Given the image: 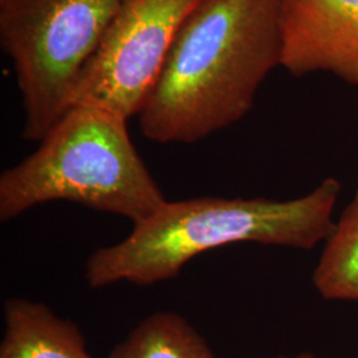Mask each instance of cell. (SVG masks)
Wrapping results in <instances>:
<instances>
[{"label":"cell","instance_id":"9","mask_svg":"<svg viewBox=\"0 0 358 358\" xmlns=\"http://www.w3.org/2000/svg\"><path fill=\"white\" fill-rule=\"evenodd\" d=\"M106 358H217L192 324L174 312L142 320Z\"/></svg>","mask_w":358,"mask_h":358},{"label":"cell","instance_id":"5","mask_svg":"<svg viewBox=\"0 0 358 358\" xmlns=\"http://www.w3.org/2000/svg\"><path fill=\"white\" fill-rule=\"evenodd\" d=\"M196 1L121 0L80 73L72 108L93 106L127 121L140 115Z\"/></svg>","mask_w":358,"mask_h":358},{"label":"cell","instance_id":"8","mask_svg":"<svg viewBox=\"0 0 358 358\" xmlns=\"http://www.w3.org/2000/svg\"><path fill=\"white\" fill-rule=\"evenodd\" d=\"M312 280L325 300L358 301V185L324 242Z\"/></svg>","mask_w":358,"mask_h":358},{"label":"cell","instance_id":"1","mask_svg":"<svg viewBox=\"0 0 358 358\" xmlns=\"http://www.w3.org/2000/svg\"><path fill=\"white\" fill-rule=\"evenodd\" d=\"M282 0H198L138 115L158 143H194L247 115L282 64Z\"/></svg>","mask_w":358,"mask_h":358},{"label":"cell","instance_id":"6","mask_svg":"<svg viewBox=\"0 0 358 358\" xmlns=\"http://www.w3.org/2000/svg\"><path fill=\"white\" fill-rule=\"evenodd\" d=\"M280 34L291 75L325 72L358 88V0H282Z\"/></svg>","mask_w":358,"mask_h":358},{"label":"cell","instance_id":"3","mask_svg":"<svg viewBox=\"0 0 358 358\" xmlns=\"http://www.w3.org/2000/svg\"><path fill=\"white\" fill-rule=\"evenodd\" d=\"M127 120L78 105L47 133L38 149L0 177V219L66 201L129 219L154 214L167 199L130 140Z\"/></svg>","mask_w":358,"mask_h":358},{"label":"cell","instance_id":"4","mask_svg":"<svg viewBox=\"0 0 358 358\" xmlns=\"http://www.w3.org/2000/svg\"><path fill=\"white\" fill-rule=\"evenodd\" d=\"M120 1L0 0V41L13 60L28 141H41L72 109L80 73Z\"/></svg>","mask_w":358,"mask_h":358},{"label":"cell","instance_id":"7","mask_svg":"<svg viewBox=\"0 0 358 358\" xmlns=\"http://www.w3.org/2000/svg\"><path fill=\"white\" fill-rule=\"evenodd\" d=\"M0 358H93L76 324L27 299L4 303Z\"/></svg>","mask_w":358,"mask_h":358},{"label":"cell","instance_id":"2","mask_svg":"<svg viewBox=\"0 0 358 358\" xmlns=\"http://www.w3.org/2000/svg\"><path fill=\"white\" fill-rule=\"evenodd\" d=\"M341 194L338 179L325 178L296 199L203 196L169 202L121 242L99 248L87 262L92 288L115 282L152 285L176 278L195 256L231 244L312 250L329 236Z\"/></svg>","mask_w":358,"mask_h":358},{"label":"cell","instance_id":"10","mask_svg":"<svg viewBox=\"0 0 358 358\" xmlns=\"http://www.w3.org/2000/svg\"><path fill=\"white\" fill-rule=\"evenodd\" d=\"M278 358H317L316 356H313L312 353H300V355H297V356H294V357H288V356H280V357Z\"/></svg>","mask_w":358,"mask_h":358}]
</instances>
